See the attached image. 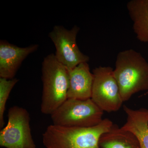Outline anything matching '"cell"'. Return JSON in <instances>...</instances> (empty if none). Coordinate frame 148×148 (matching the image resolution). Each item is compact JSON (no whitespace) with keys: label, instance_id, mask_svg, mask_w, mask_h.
I'll return each instance as SVG.
<instances>
[{"label":"cell","instance_id":"cell-1","mask_svg":"<svg viewBox=\"0 0 148 148\" xmlns=\"http://www.w3.org/2000/svg\"><path fill=\"white\" fill-rule=\"evenodd\" d=\"M108 119L90 127H66L51 124L42 134L46 148H100L99 139L113 126Z\"/></svg>","mask_w":148,"mask_h":148},{"label":"cell","instance_id":"cell-2","mask_svg":"<svg viewBox=\"0 0 148 148\" xmlns=\"http://www.w3.org/2000/svg\"><path fill=\"white\" fill-rule=\"evenodd\" d=\"M114 75L123 102L137 92L148 91V62L134 49L118 53Z\"/></svg>","mask_w":148,"mask_h":148},{"label":"cell","instance_id":"cell-3","mask_svg":"<svg viewBox=\"0 0 148 148\" xmlns=\"http://www.w3.org/2000/svg\"><path fill=\"white\" fill-rule=\"evenodd\" d=\"M43 84L40 110L51 115L68 99V70L50 53L44 58L42 65Z\"/></svg>","mask_w":148,"mask_h":148},{"label":"cell","instance_id":"cell-4","mask_svg":"<svg viewBox=\"0 0 148 148\" xmlns=\"http://www.w3.org/2000/svg\"><path fill=\"white\" fill-rule=\"evenodd\" d=\"M104 111L90 99L69 98L51 115L53 125L66 127H94L103 120Z\"/></svg>","mask_w":148,"mask_h":148},{"label":"cell","instance_id":"cell-5","mask_svg":"<svg viewBox=\"0 0 148 148\" xmlns=\"http://www.w3.org/2000/svg\"><path fill=\"white\" fill-rule=\"evenodd\" d=\"M7 124L0 131V146L6 148H36L30 127V114L26 109L11 107Z\"/></svg>","mask_w":148,"mask_h":148},{"label":"cell","instance_id":"cell-6","mask_svg":"<svg viewBox=\"0 0 148 148\" xmlns=\"http://www.w3.org/2000/svg\"><path fill=\"white\" fill-rule=\"evenodd\" d=\"M92 73L94 79L91 100L104 112L118 111L123 102L114 69L109 66H99L93 69Z\"/></svg>","mask_w":148,"mask_h":148},{"label":"cell","instance_id":"cell-7","mask_svg":"<svg viewBox=\"0 0 148 148\" xmlns=\"http://www.w3.org/2000/svg\"><path fill=\"white\" fill-rule=\"evenodd\" d=\"M79 30L76 25L69 30L61 25H56L49 34L55 46L56 59L68 70L89 60V56L83 53L77 45V36Z\"/></svg>","mask_w":148,"mask_h":148},{"label":"cell","instance_id":"cell-8","mask_svg":"<svg viewBox=\"0 0 148 148\" xmlns=\"http://www.w3.org/2000/svg\"><path fill=\"white\" fill-rule=\"evenodd\" d=\"M37 44L21 47L5 40L0 41V78L12 79L22 62L38 49Z\"/></svg>","mask_w":148,"mask_h":148},{"label":"cell","instance_id":"cell-9","mask_svg":"<svg viewBox=\"0 0 148 148\" xmlns=\"http://www.w3.org/2000/svg\"><path fill=\"white\" fill-rule=\"evenodd\" d=\"M68 70V99L84 100L91 98L94 77L88 62L81 63L73 69Z\"/></svg>","mask_w":148,"mask_h":148},{"label":"cell","instance_id":"cell-10","mask_svg":"<svg viewBox=\"0 0 148 148\" xmlns=\"http://www.w3.org/2000/svg\"><path fill=\"white\" fill-rule=\"evenodd\" d=\"M123 110L127 115V120L121 129L135 135L140 148H148V109L132 110L124 106Z\"/></svg>","mask_w":148,"mask_h":148},{"label":"cell","instance_id":"cell-11","mask_svg":"<svg viewBox=\"0 0 148 148\" xmlns=\"http://www.w3.org/2000/svg\"><path fill=\"white\" fill-rule=\"evenodd\" d=\"M136 38L148 42V0H131L126 5Z\"/></svg>","mask_w":148,"mask_h":148},{"label":"cell","instance_id":"cell-12","mask_svg":"<svg viewBox=\"0 0 148 148\" xmlns=\"http://www.w3.org/2000/svg\"><path fill=\"white\" fill-rule=\"evenodd\" d=\"M99 145L100 148H140L135 135L115 124L110 131L101 135Z\"/></svg>","mask_w":148,"mask_h":148},{"label":"cell","instance_id":"cell-13","mask_svg":"<svg viewBox=\"0 0 148 148\" xmlns=\"http://www.w3.org/2000/svg\"><path fill=\"white\" fill-rule=\"evenodd\" d=\"M18 82V79L0 78V127L3 128L5 124L4 115L5 111L6 105L10 92Z\"/></svg>","mask_w":148,"mask_h":148},{"label":"cell","instance_id":"cell-14","mask_svg":"<svg viewBox=\"0 0 148 148\" xmlns=\"http://www.w3.org/2000/svg\"><path fill=\"white\" fill-rule=\"evenodd\" d=\"M148 95V91H147V92H146L145 93V95Z\"/></svg>","mask_w":148,"mask_h":148}]
</instances>
